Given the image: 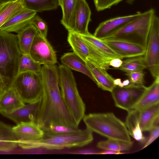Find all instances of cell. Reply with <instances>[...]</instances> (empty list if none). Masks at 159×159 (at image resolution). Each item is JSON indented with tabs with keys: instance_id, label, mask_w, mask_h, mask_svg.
<instances>
[{
	"instance_id": "6da1fadb",
	"label": "cell",
	"mask_w": 159,
	"mask_h": 159,
	"mask_svg": "<svg viewBox=\"0 0 159 159\" xmlns=\"http://www.w3.org/2000/svg\"><path fill=\"white\" fill-rule=\"evenodd\" d=\"M41 73L43 90L35 122L43 131L56 125L78 128L62 98L58 68L55 65H43Z\"/></svg>"
},
{
	"instance_id": "7a4b0ae2",
	"label": "cell",
	"mask_w": 159,
	"mask_h": 159,
	"mask_svg": "<svg viewBox=\"0 0 159 159\" xmlns=\"http://www.w3.org/2000/svg\"><path fill=\"white\" fill-rule=\"evenodd\" d=\"M22 55L17 35L0 30V74L7 89L19 74Z\"/></svg>"
},
{
	"instance_id": "3957f363",
	"label": "cell",
	"mask_w": 159,
	"mask_h": 159,
	"mask_svg": "<svg viewBox=\"0 0 159 159\" xmlns=\"http://www.w3.org/2000/svg\"><path fill=\"white\" fill-rule=\"evenodd\" d=\"M86 128L108 139L132 141L125 123L112 112L90 113L82 119Z\"/></svg>"
},
{
	"instance_id": "277c9868",
	"label": "cell",
	"mask_w": 159,
	"mask_h": 159,
	"mask_svg": "<svg viewBox=\"0 0 159 159\" xmlns=\"http://www.w3.org/2000/svg\"><path fill=\"white\" fill-rule=\"evenodd\" d=\"M43 136L27 146L26 149H43L61 150L65 148L82 147L91 143L93 139V132L87 128L81 133L61 134L44 131Z\"/></svg>"
},
{
	"instance_id": "5b68a950",
	"label": "cell",
	"mask_w": 159,
	"mask_h": 159,
	"mask_svg": "<svg viewBox=\"0 0 159 159\" xmlns=\"http://www.w3.org/2000/svg\"><path fill=\"white\" fill-rule=\"evenodd\" d=\"M58 68L59 85L63 100L77 124L85 115V105L79 93L75 80L71 70L63 65Z\"/></svg>"
},
{
	"instance_id": "8992f818",
	"label": "cell",
	"mask_w": 159,
	"mask_h": 159,
	"mask_svg": "<svg viewBox=\"0 0 159 159\" xmlns=\"http://www.w3.org/2000/svg\"><path fill=\"white\" fill-rule=\"evenodd\" d=\"M154 14L155 11L153 9L141 13L138 17L105 39L126 40L139 44L146 48L149 30Z\"/></svg>"
},
{
	"instance_id": "52a82bcc",
	"label": "cell",
	"mask_w": 159,
	"mask_h": 159,
	"mask_svg": "<svg viewBox=\"0 0 159 159\" xmlns=\"http://www.w3.org/2000/svg\"><path fill=\"white\" fill-rule=\"evenodd\" d=\"M11 87L25 104L35 102L41 98L42 94V73L31 71L19 73Z\"/></svg>"
},
{
	"instance_id": "ba28073f",
	"label": "cell",
	"mask_w": 159,
	"mask_h": 159,
	"mask_svg": "<svg viewBox=\"0 0 159 159\" xmlns=\"http://www.w3.org/2000/svg\"><path fill=\"white\" fill-rule=\"evenodd\" d=\"M68 32L67 41L75 53L85 61L88 59L103 69H109L112 58L99 51L75 32Z\"/></svg>"
},
{
	"instance_id": "9c48e42d",
	"label": "cell",
	"mask_w": 159,
	"mask_h": 159,
	"mask_svg": "<svg viewBox=\"0 0 159 159\" xmlns=\"http://www.w3.org/2000/svg\"><path fill=\"white\" fill-rule=\"evenodd\" d=\"M147 68L155 79L159 77V19L153 16L144 55Z\"/></svg>"
},
{
	"instance_id": "30bf717a",
	"label": "cell",
	"mask_w": 159,
	"mask_h": 159,
	"mask_svg": "<svg viewBox=\"0 0 159 159\" xmlns=\"http://www.w3.org/2000/svg\"><path fill=\"white\" fill-rule=\"evenodd\" d=\"M146 86H116L111 92L116 106L128 112L132 110L139 101Z\"/></svg>"
},
{
	"instance_id": "8fae6325",
	"label": "cell",
	"mask_w": 159,
	"mask_h": 159,
	"mask_svg": "<svg viewBox=\"0 0 159 159\" xmlns=\"http://www.w3.org/2000/svg\"><path fill=\"white\" fill-rule=\"evenodd\" d=\"M30 55L36 62L43 65H53L57 62L55 51L46 39L39 33L30 48Z\"/></svg>"
},
{
	"instance_id": "7c38bea8",
	"label": "cell",
	"mask_w": 159,
	"mask_h": 159,
	"mask_svg": "<svg viewBox=\"0 0 159 159\" xmlns=\"http://www.w3.org/2000/svg\"><path fill=\"white\" fill-rule=\"evenodd\" d=\"M12 129L18 146L24 149L30 143L41 138L44 133V131L34 121L16 124L13 126Z\"/></svg>"
},
{
	"instance_id": "4fadbf2b",
	"label": "cell",
	"mask_w": 159,
	"mask_h": 159,
	"mask_svg": "<svg viewBox=\"0 0 159 159\" xmlns=\"http://www.w3.org/2000/svg\"><path fill=\"white\" fill-rule=\"evenodd\" d=\"M103 40L122 59L144 55L145 52V48L135 43L111 38Z\"/></svg>"
},
{
	"instance_id": "5bb4252c",
	"label": "cell",
	"mask_w": 159,
	"mask_h": 159,
	"mask_svg": "<svg viewBox=\"0 0 159 159\" xmlns=\"http://www.w3.org/2000/svg\"><path fill=\"white\" fill-rule=\"evenodd\" d=\"M140 13L119 16L107 20L100 23L93 35L104 39L113 34L127 24L139 16Z\"/></svg>"
},
{
	"instance_id": "9a60e30c",
	"label": "cell",
	"mask_w": 159,
	"mask_h": 159,
	"mask_svg": "<svg viewBox=\"0 0 159 159\" xmlns=\"http://www.w3.org/2000/svg\"><path fill=\"white\" fill-rule=\"evenodd\" d=\"M41 98L35 102L25 104L9 113L0 110V114L12 120L16 124L31 121L35 122L41 104Z\"/></svg>"
},
{
	"instance_id": "2e32d148",
	"label": "cell",
	"mask_w": 159,
	"mask_h": 159,
	"mask_svg": "<svg viewBox=\"0 0 159 159\" xmlns=\"http://www.w3.org/2000/svg\"><path fill=\"white\" fill-rule=\"evenodd\" d=\"M36 14V12L24 7L11 16L0 28V30L17 33L30 24L31 19Z\"/></svg>"
},
{
	"instance_id": "e0dca14e",
	"label": "cell",
	"mask_w": 159,
	"mask_h": 159,
	"mask_svg": "<svg viewBox=\"0 0 159 159\" xmlns=\"http://www.w3.org/2000/svg\"><path fill=\"white\" fill-rule=\"evenodd\" d=\"M91 12L85 0H78L74 15V31L80 35L89 33L88 25L91 20Z\"/></svg>"
},
{
	"instance_id": "ac0fdd59",
	"label": "cell",
	"mask_w": 159,
	"mask_h": 159,
	"mask_svg": "<svg viewBox=\"0 0 159 159\" xmlns=\"http://www.w3.org/2000/svg\"><path fill=\"white\" fill-rule=\"evenodd\" d=\"M85 62L98 87L103 90L111 92L116 86L115 79L107 72L106 70L94 62L88 59Z\"/></svg>"
},
{
	"instance_id": "d6986e66",
	"label": "cell",
	"mask_w": 159,
	"mask_h": 159,
	"mask_svg": "<svg viewBox=\"0 0 159 159\" xmlns=\"http://www.w3.org/2000/svg\"><path fill=\"white\" fill-rule=\"evenodd\" d=\"M159 103V77L149 86L146 87L141 98L132 109L140 111Z\"/></svg>"
},
{
	"instance_id": "ffe728a7",
	"label": "cell",
	"mask_w": 159,
	"mask_h": 159,
	"mask_svg": "<svg viewBox=\"0 0 159 159\" xmlns=\"http://www.w3.org/2000/svg\"><path fill=\"white\" fill-rule=\"evenodd\" d=\"M139 121L143 132L159 126V103L139 111Z\"/></svg>"
},
{
	"instance_id": "44dd1931",
	"label": "cell",
	"mask_w": 159,
	"mask_h": 159,
	"mask_svg": "<svg viewBox=\"0 0 159 159\" xmlns=\"http://www.w3.org/2000/svg\"><path fill=\"white\" fill-rule=\"evenodd\" d=\"M60 59L62 65L70 70L84 74L95 83L94 79L85 61L74 52L65 53Z\"/></svg>"
},
{
	"instance_id": "7402d4cb",
	"label": "cell",
	"mask_w": 159,
	"mask_h": 159,
	"mask_svg": "<svg viewBox=\"0 0 159 159\" xmlns=\"http://www.w3.org/2000/svg\"><path fill=\"white\" fill-rule=\"evenodd\" d=\"M25 104L14 88L6 89L0 98V110L9 113Z\"/></svg>"
},
{
	"instance_id": "603a6c76",
	"label": "cell",
	"mask_w": 159,
	"mask_h": 159,
	"mask_svg": "<svg viewBox=\"0 0 159 159\" xmlns=\"http://www.w3.org/2000/svg\"><path fill=\"white\" fill-rule=\"evenodd\" d=\"M13 126L0 121V151L13 150L18 146Z\"/></svg>"
},
{
	"instance_id": "cb8c5ba5",
	"label": "cell",
	"mask_w": 159,
	"mask_h": 159,
	"mask_svg": "<svg viewBox=\"0 0 159 159\" xmlns=\"http://www.w3.org/2000/svg\"><path fill=\"white\" fill-rule=\"evenodd\" d=\"M78 0H57L62 11L61 24L68 31H73L74 15Z\"/></svg>"
},
{
	"instance_id": "d4e9b609",
	"label": "cell",
	"mask_w": 159,
	"mask_h": 159,
	"mask_svg": "<svg viewBox=\"0 0 159 159\" xmlns=\"http://www.w3.org/2000/svg\"><path fill=\"white\" fill-rule=\"evenodd\" d=\"M38 34L37 29L31 24H30L17 33L18 44L22 54H30L32 43Z\"/></svg>"
},
{
	"instance_id": "484cf974",
	"label": "cell",
	"mask_w": 159,
	"mask_h": 159,
	"mask_svg": "<svg viewBox=\"0 0 159 159\" xmlns=\"http://www.w3.org/2000/svg\"><path fill=\"white\" fill-rule=\"evenodd\" d=\"M139 112V111L135 109L128 112L125 124L130 135L136 140L144 143L146 139L140 126Z\"/></svg>"
},
{
	"instance_id": "4316f807",
	"label": "cell",
	"mask_w": 159,
	"mask_h": 159,
	"mask_svg": "<svg viewBox=\"0 0 159 159\" xmlns=\"http://www.w3.org/2000/svg\"><path fill=\"white\" fill-rule=\"evenodd\" d=\"M23 0L0 3V28L11 16L24 7Z\"/></svg>"
},
{
	"instance_id": "83f0119b",
	"label": "cell",
	"mask_w": 159,
	"mask_h": 159,
	"mask_svg": "<svg viewBox=\"0 0 159 159\" xmlns=\"http://www.w3.org/2000/svg\"><path fill=\"white\" fill-rule=\"evenodd\" d=\"M80 35L83 39L106 56L112 58H119L122 59L103 40L95 37L90 33L86 35Z\"/></svg>"
},
{
	"instance_id": "f1b7e54d",
	"label": "cell",
	"mask_w": 159,
	"mask_h": 159,
	"mask_svg": "<svg viewBox=\"0 0 159 159\" xmlns=\"http://www.w3.org/2000/svg\"><path fill=\"white\" fill-rule=\"evenodd\" d=\"M147 68L144 55L126 58L119 69L126 73L143 71Z\"/></svg>"
},
{
	"instance_id": "f546056e",
	"label": "cell",
	"mask_w": 159,
	"mask_h": 159,
	"mask_svg": "<svg viewBox=\"0 0 159 159\" xmlns=\"http://www.w3.org/2000/svg\"><path fill=\"white\" fill-rule=\"evenodd\" d=\"M133 142H127L116 139H108L98 143L97 147L103 150L123 151L129 150L132 147Z\"/></svg>"
},
{
	"instance_id": "4dcf8cb0",
	"label": "cell",
	"mask_w": 159,
	"mask_h": 159,
	"mask_svg": "<svg viewBox=\"0 0 159 159\" xmlns=\"http://www.w3.org/2000/svg\"><path fill=\"white\" fill-rule=\"evenodd\" d=\"M42 66L36 62L30 54H22L20 58L19 73L26 71L37 73L41 72Z\"/></svg>"
},
{
	"instance_id": "1f68e13d",
	"label": "cell",
	"mask_w": 159,
	"mask_h": 159,
	"mask_svg": "<svg viewBox=\"0 0 159 159\" xmlns=\"http://www.w3.org/2000/svg\"><path fill=\"white\" fill-rule=\"evenodd\" d=\"M84 129H75L70 127L61 125H56L50 126L44 131H49L52 133L61 134H74L81 133Z\"/></svg>"
},
{
	"instance_id": "d6a6232c",
	"label": "cell",
	"mask_w": 159,
	"mask_h": 159,
	"mask_svg": "<svg viewBox=\"0 0 159 159\" xmlns=\"http://www.w3.org/2000/svg\"><path fill=\"white\" fill-rule=\"evenodd\" d=\"M125 75L129 81L128 85L138 86L144 85V74L143 71H132L126 73Z\"/></svg>"
},
{
	"instance_id": "836d02e7",
	"label": "cell",
	"mask_w": 159,
	"mask_h": 159,
	"mask_svg": "<svg viewBox=\"0 0 159 159\" xmlns=\"http://www.w3.org/2000/svg\"><path fill=\"white\" fill-rule=\"evenodd\" d=\"M30 24L33 25L37 29L39 34L46 38L48 30L46 22L38 15H35L31 20Z\"/></svg>"
},
{
	"instance_id": "e575fe53",
	"label": "cell",
	"mask_w": 159,
	"mask_h": 159,
	"mask_svg": "<svg viewBox=\"0 0 159 159\" xmlns=\"http://www.w3.org/2000/svg\"><path fill=\"white\" fill-rule=\"evenodd\" d=\"M123 0H93L95 8L98 11L109 8Z\"/></svg>"
},
{
	"instance_id": "d590c367",
	"label": "cell",
	"mask_w": 159,
	"mask_h": 159,
	"mask_svg": "<svg viewBox=\"0 0 159 159\" xmlns=\"http://www.w3.org/2000/svg\"><path fill=\"white\" fill-rule=\"evenodd\" d=\"M150 132V134L148 139L146 140L142 149L148 147L159 136V126L153 128Z\"/></svg>"
},
{
	"instance_id": "8d00e7d4",
	"label": "cell",
	"mask_w": 159,
	"mask_h": 159,
	"mask_svg": "<svg viewBox=\"0 0 159 159\" xmlns=\"http://www.w3.org/2000/svg\"><path fill=\"white\" fill-rule=\"evenodd\" d=\"M123 61L119 58H113L111 59L110 62V66L116 68H119L122 64Z\"/></svg>"
},
{
	"instance_id": "74e56055",
	"label": "cell",
	"mask_w": 159,
	"mask_h": 159,
	"mask_svg": "<svg viewBox=\"0 0 159 159\" xmlns=\"http://www.w3.org/2000/svg\"><path fill=\"white\" fill-rule=\"evenodd\" d=\"M124 153H125L121 151L106 149L104 150L103 151L98 153V154H120Z\"/></svg>"
},
{
	"instance_id": "f35d334b",
	"label": "cell",
	"mask_w": 159,
	"mask_h": 159,
	"mask_svg": "<svg viewBox=\"0 0 159 159\" xmlns=\"http://www.w3.org/2000/svg\"><path fill=\"white\" fill-rule=\"evenodd\" d=\"M7 89V88L4 81L0 74V89Z\"/></svg>"
},
{
	"instance_id": "ab89813d",
	"label": "cell",
	"mask_w": 159,
	"mask_h": 159,
	"mask_svg": "<svg viewBox=\"0 0 159 159\" xmlns=\"http://www.w3.org/2000/svg\"><path fill=\"white\" fill-rule=\"evenodd\" d=\"M136 0H127V2L129 4H133Z\"/></svg>"
},
{
	"instance_id": "60d3db41",
	"label": "cell",
	"mask_w": 159,
	"mask_h": 159,
	"mask_svg": "<svg viewBox=\"0 0 159 159\" xmlns=\"http://www.w3.org/2000/svg\"><path fill=\"white\" fill-rule=\"evenodd\" d=\"M6 89H0V98L2 96V94Z\"/></svg>"
}]
</instances>
